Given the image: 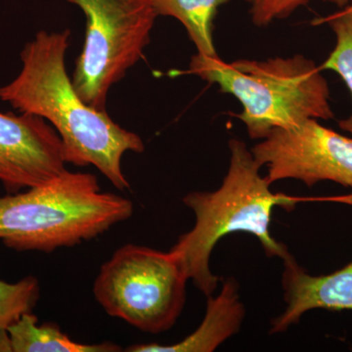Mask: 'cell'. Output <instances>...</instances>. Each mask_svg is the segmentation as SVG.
Masks as SVG:
<instances>
[{"instance_id": "5", "label": "cell", "mask_w": 352, "mask_h": 352, "mask_svg": "<svg viewBox=\"0 0 352 352\" xmlns=\"http://www.w3.org/2000/svg\"><path fill=\"white\" fill-rule=\"evenodd\" d=\"M188 280L170 252L127 244L101 266L94 294L110 316L142 332L161 333L179 318Z\"/></svg>"}, {"instance_id": "6", "label": "cell", "mask_w": 352, "mask_h": 352, "mask_svg": "<svg viewBox=\"0 0 352 352\" xmlns=\"http://www.w3.org/2000/svg\"><path fill=\"white\" fill-rule=\"evenodd\" d=\"M87 18L74 87L87 105L107 112L108 94L143 57L155 21L152 0H65Z\"/></svg>"}, {"instance_id": "10", "label": "cell", "mask_w": 352, "mask_h": 352, "mask_svg": "<svg viewBox=\"0 0 352 352\" xmlns=\"http://www.w3.org/2000/svg\"><path fill=\"white\" fill-rule=\"evenodd\" d=\"M207 310L198 329L182 342L170 346L159 344H134L131 352H212L239 332L245 309L241 302L239 285L233 277L222 280L217 296H208Z\"/></svg>"}, {"instance_id": "13", "label": "cell", "mask_w": 352, "mask_h": 352, "mask_svg": "<svg viewBox=\"0 0 352 352\" xmlns=\"http://www.w3.org/2000/svg\"><path fill=\"white\" fill-rule=\"evenodd\" d=\"M315 25H328L336 36V45L320 69H331L342 78L352 97V17L342 9L337 12L316 18ZM339 126L352 135V113L346 119L340 120Z\"/></svg>"}, {"instance_id": "15", "label": "cell", "mask_w": 352, "mask_h": 352, "mask_svg": "<svg viewBox=\"0 0 352 352\" xmlns=\"http://www.w3.org/2000/svg\"><path fill=\"white\" fill-rule=\"evenodd\" d=\"M250 6L252 21L256 27H267L274 21L285 19L309 0H245ZM328 3L344 8L352 0H323Z\"/></svg>"}, {"instance_id": "12", "label": "cell", "mask_w": 352, "mask_h": 352, "mask_svg": "<svg viewBox=\"0 0 352 352\" xmlns=\"http://www.w3.org/2000/svg\"><path fill=\"white\" fill-rule=\"evenodd\" d=\"M229 0H152L159 16L179 21L201 56H219L215 50L212 28L220 6Z\"/></svg>"}, {"instance_id": "7", "label": "cell", "mask_w": 352, "mask_h": 352, "mask_svg": "<svg viewBox=\"0 0 352 352\" xmlns=\"http://www.w3.org/2000/svg\"><path fill=\"white\" fill-rule=\"evenodd\" d=\"M251 151L261 168L267 166L270 184L296 179L312 187L332 182L352 189V138L317 120L275 129Z\"/></svg>"}, {"instance_id": "2", "label": "cell", "mask_w": 352, "mask_h": 352, "mask_svg": "<svg viewBox=\"0 0 352 352\" xmlns=\"http://www.w3.org/2000/svg\"><path fill=\"white\" fill-rule=\"evenodd\" d=\"M230 164L223 182L214 191L190 192L182 201L195 215V224L182 234L170 250L182 264L188 279L206 296L214 295L220 279L210 270L215 245L231 233L252 234L261 242L266 256L283 259L288 248L270 234L273 208L294 210L303 201L336 200L349 203V195L339 198H309L273 193L261 166L247 145L238 139L229 141Z\"/></svg>"}, {"instance_id": "11", "label": "cell", "mask_w": 352, "mask_h": 352, "mask_svg": "<svg viewBox=\"0 0 352 352\" xmlns=\"http://www.w3.org/2000/svg\"><path fill=\"white\" fill-rule=\"evenodd\" d=\"M8 351L13 352H117L122 347L105 342L85 344L69 339L55 323L38 325L32 312L23 314L7 329Z\"/></svg>"}, {"instance_id": "8", "label": "cell", "mask_w": 352, "mask_h": 352, "mask_svg": "<svg viewBox=\"0 0 352 352\" xmlns=\"http://www.w3.org/2000/svg\"><path fill=\"white\" fill-rule=\"evenodd\" d=\"M63 143L43 118L0 112V183L15 194L50 182L65 171Z\"/></svg>"}, {"instance_id": "4", "label": "cell", "mask_w": 352, "mask_h": 352, "mask_svg": "<svg viewBox=\"0 0 352 352\" xmlns=\"http://www.w3.org/2000/svg\"><path fill=\"white\" fill-rule=\"evenodd\" d=\"M186 74L236 97L243 110L235 116L252 139L263 140L275 129L305 120L333 118L327 80L320 66L302 55L226 63L219 56L196 54Z\"/></svg>"}, {"instance_id": "9", "label": "cell", "mask_w": 352, "mask_h": 352, "mask_svg": "<svg viewBox=\"0 0 352 352\" xmlns=\"http://www.w3.org/2000/svg\"><path fill=\"white\" fill-rule=\"evenodd\" d=\"M282 261L286 308L271 320L270 333L286 332L310 310L352 311V261L330 274L314 276L296 263L291 252Z\"/></svg>"}, {"instance_id": "14", "label": "cell", "mask_w": 352, "mask_h": 352, "mask_svg": "<svg viewBox=\"0 0 352 352\" xmlns=\"http://www.w3.org/2000/svg\"><path fill=\"white\" fill-rule=\"evenodd\" d=\"M41 296L38 278L27 276L16 283L0 279V331H7L23 314L32 312Z\"/></svg>"}, {"instance_id": "16", "label": "cell", "mask_w": 352, "mask_h": 352, "mask_svg": "<svg viewBox=\"0 0 352 352\" xmlns=\"http://www.w3.org/2000/svg\"><path fill=\"white\" fill-rule=\"evenodd\" d=\"M342 10L344 11V13H346L347 15L351 16L352 17V2L349 6L344 7V8H342Z\"/></svg>"}, {"instance_id": "1", "label": "cell", "mask_w": 352, "mask_h": 352, "mask_svg": "<svg viewBox=\"0 0 352 352\" xmlns=\"http://www.w3.org/2000/svg\"><path fill=\"white\" fill-rule=\"evenodd\" d=\"M71 31L36 32L21 52L19 75L0 87V100L17 112L43 118L63 143L64 159L76 166H94L124 191L131 188L122 173L127 152L140 154L145 145L138 134L113 122L107 112L87 105L66 69Z\"/></svg>"}, {"instance_id": "3", "label": "cell", "mask_w": 352, "mask_h": 352, "mask_svg": "<svg viewBox=\"0 0 352 352\" xmlns=\"http://www.w3.org/2000/svg\"><path fill=\"white\" fill-rule=\"evenodd\" d=\"M132 214V201L102 192L94 175L66 170L44 184L0 197V240L16 252L51 254L95 239Z\"/></svg>"}]
</instances>
